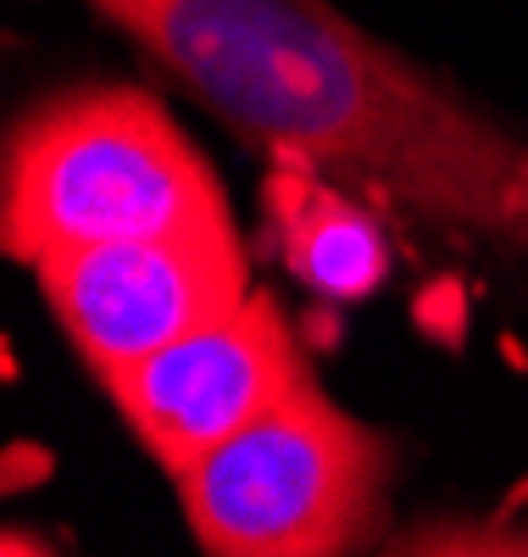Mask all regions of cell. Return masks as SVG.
Returning <instances> with one entry per match:
<instances>
[{
	"instance_id": "2",
	"label": "cell",
	"mask_w": 528,
	"mask_h": 557,
	"mask_svg": "<svg viewBox=\"0 0 528 557\" xmlns=\"http://www.w3.org/2000/svg\"><path fill=\"white\" fill-rule=\"evenodd\" d=\"M228 218L212 162L123 84L56 96L12 123L0 162V246L17 262Z\"/></svg>"
},
{
	"instance_id": "5",
	"label": "cell",
	"mask_w": 528,
	"mask_h": 557,
	"mask_svg": "<svg viewBox=\"0 0 528 557\" xmlns=\"http://www.w3.org/2000/svg\"><path fill=\"white\" fill-rule=\"evenodd\" d=\"M306 380V357L278 301L251 290L234 312L106 374V391L139 446L167 474H184L196 457L246 430Z\"/></svg>"
},
{
	"instance_id": "4",
	"label": "cell",
	"mask_w": 528,
	"mask_h": 557,
	"mask_svg": "<svg viewBox=\"0 0 528 557\" xmlns=\"http://www.w3.org/2000/svg\"><path fill=\"white\" fill-rule=\"evenodd\" d=\"M34 273L67 341L101 380L251 296L246 251L228 218L189 223L173 235L51 251L34 262Z\"/></svg>"
},
{
	"instance_id": "6",
	"label": "cell",
	"mask_w": 528,
	"mask_h": 557,
	"mask_svg": "<svg viewBox=\"0 0 528 557\" xmlns=\"http://www.w3.org/2000/svg\"><path fill=\"white\" fill-rule=\"evenodd\" d=\"M267 218L290 273L328 301H362L390 273V240L373 212L334 190L306 157H278L267 173Z\"/></svg>"
},
{
	"instance_id": "3",
	"label": "cell",
	"mask_w": 528,
	"mask_h": 557,
	"mask_svg": "<svg viewBox=\"0 0 528 557\" xmlns=\"http://www.w3.org/2000/svg\"><path fill=\"white\" fill-rule=\"evenodd\" d=\"M173 480L217 557H328L378 524L390 446L306 380Z\"/></svg>"
},
{
	"instance_id": "1",
	"label": "cell",
	"mask_w": 528,
	"mask_h": 557,
	"mask_svg": "<svg viewBox=\"0 0 528 557\" xmlns=\"http://www.w3.org/2000/svg\"><path fill=\"white\" fill-rule=\"evenodd\" d=\"M234 134L528 251V139L328 0H89Z\"/></svg>"
}]
</instances>
